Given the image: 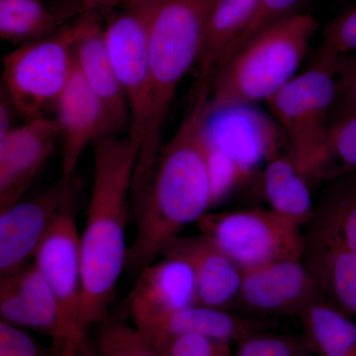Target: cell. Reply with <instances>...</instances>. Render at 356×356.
<instances>
[{
  "label": "cell",
  "mask_w": 356,
  "mask_h": 356,
  "mask_svg": "<svg viewBox=\"0 0 356 356\" xmlns=\"http://www.w3.org/2000/svg\"><path fill=\"white\" fill-rule=\"evenodd\" d=\"M210 86H198L191 108L153 170L133 193L136 236L126 269L139 274L151 266L187 225L198 222L214 204L208 138Z\"/></svg>",
  "instance_id": "obj_1"
},
{
  "label": "cell",
  "mask_w": 356,
  "mask_h": 356,
  "mask_svg": "<svg viewBox=\"0 0 356 356\" xmlns=\"http://www.w3.org/2000/svg\"><path fill=\"white\" fill-rule=\"evenodd\" d=\"M95 178L88 220L81 236V297L79 332L105 318L126 268L129 208L140 147L130 138L96 140Z\"/></svg>",
  "instance_id": "obj_2"
},
{
  "label": "cell",
  "mask_w": 356,
  "mask_h": 356,
  "mask_svg": "<svg viewBox=\"0 0 356 356\" xmlns=\"http://www.w3.org/2000/svg\"><path fill=\"white\" fill-rule=\"evenodd\" d=\"M214 1L154 0L149 30L152 119L136 163L132 193L153 170L173 98L182 79L197 63Z\"/></svg>",
  "instance_id": "obj_3"
},
{
  "label": "cell",
  "mask_w": 356,
  "mask_h": 356,
  "mask_svg": "<svg viewBox=\"0 0 356 356\" xmlns=\"http://www.w3.org/2000/svg\"><path fill=\"white\" fill-rule=\"evenodd\" d=\"M318 28L312 14L295 13L243 42L213 81L210 115L273 97L295 76Z\"/></svg>",
  "instance_id": "obj_4"
},
{
  "label": "cell",
  "mask_w": 356,
  "mask_h": 356,
  "mask_svg": "<svg viewBox=\"0 0 356 356\" xmlns=\"http://www.w3.org/2000/svg\"><path fill=\"white\" fill-rule=\"evenodd\" d=\"M343 63V57L318 49L310 67L266 102L307 179L331 125L330 116Z\"/></svg>",
  "instance_id": "obj_5"
},
{
  "label": "cell",
  "mask_w": 356,
  "mask_h": 356,
  "mask_svg": "<svg viewBox=\"0 0 356 356\" xmlns=\"http://www.w3.org/2000/svg\"><path fill=\"white\" fill-rule=\"evenodd\" d=\"M98 13L89 11L44 38L20 44L2 60L3 83L13 106L30 120L56 102L74 70V48Z\"/></svg>",
  "instance_id": "obj_6"
},
{
  "label": "cell",
  "mask_w": 356,
  "mask_h": 356,
  "mask_svg": "<svg viewBox=\"0 0 356 356\" xmlns=\"http://www.w3.org/2000/svg\"><path fill=\"white\" fill-rule=\"evenodd\" d=\"M197 225L242 273L303 259L306 240L300 226L270 209L206 213Z\"/></svg>",
  "instance_id": "obj_7"
},
{
  "label": "cell",
  "mask_w": 356,
  "mask_h": 356,
  "mask_svg": "<svg viewBox=\"0 0 356 356\" xmlns=\"http://www.w3.org/2000/svg\"><path fill=\"white\" fill-rule=\"evenodd\" d=\"M154 3L125 2L102 15L110 58L130 112L129 138L140 149L152 119L149 30Z\"/></svg>",
  "instance_id": "obj_8"
},
{
  "label": "cell",
  "mask_w": 356,
  "mask_h": 356,
  "mask_svg": "<svg viewBox=\"0 0 356 356\" xmlns=\"http://www.w3.org/2000/svg\"><path fill=\"white\" fill-rule=\"evenodd\" d=\"M33 264L50 286L58 310L56 343H81L86 337L79 327L81 297V236L77 233L74 207L64 211L51 227Z\"/></svg>",
  "instance_id": "obj_9"
},
{
  "label": "cell",
  "mask_w": 356,
  "mask_h": 356,
  "mask_svg": "<svg viewBox=\"0 0 356 356\" xmlns=\"http://www.w3.org/2000/svg\"><path fill=\"white\" fill-rule=\"evenodd\" d=\"M76 178L60 179L30 200L0 213V273L13 275L29 266L51 227L74 207Z\"/></svg>",
  "instance_id": "obj_10"
},
{
  "label": "cell",
  "mask_w": 356,
  "mask_h": 356,
  "mask_svg": "<svg viewBox=\"0 0 356 356\" xmlns=\"http://www.w3.org/2000/svg\"><path fill=\"white\" fill-rule=\"evenodd\" d=\"M324 298L303 259H290L243 273L236 305L257 315L300 317Z\"/></svg>",
  "instance_id": "obj_11"
},
{
  "label": "cell",
  "mask_w": 356,
  "mask_h": 356,
  "mask_svg": "<svg viewBox=\"0 0 356 356\" xmlns=\"http://www.w3.org/2000/svg\"><path fill=\"white\" fill-rule=\"evenodd\" d=\"M56 102V120L63 142L62 177L72 179L76 178L77 165L86 147L102 138L116 135L104 105L86 83L76 60Z\"/></svg>",
  "instance_id": "obj_12"
},
{
  "label": "cell",
  "mask_w": 356,
  "mask_h": 356,
  "mask_svg": "<svg viewBox=\"0 0 356 356\" xmlns=\"http://www.w3.org/2000/svg\"><path fill=\"white\" fill-rule=\"evenodd\" d=\"M58 138V121L41 117L14 128L0 140V213L19 202L48 161Z\"/></svg>",
  "instance_id": "obj_13"
},
{
  "label": "cell",
  "mask_w": 356,
  "mask_h": 356,
  "mask_svg": "<svg viewBox=\"0 0 356 356\" xmlns=\"http://www.w3.org/2000/svg\"><path fill=\"white\" fill-rule=\"evenodd\" d=\"M165 254L188 262L196 281V304L227 310L236 305L243 273L209 238L203 234L178 236Z\"/></svg>",
  "instance_id": "obj_14"
},
{
  "label": "cell",
  "mask_w": 356,
  "mask_h": 356,
  "mask_svg": "<svg viewBox=\"0 0 356 356\" xmlns=\"http://www.w3.org/2000/svg\"><path fill=\"white\" fill-rule=\"evenodd\" d=\"M196 281L188 262L165 254L139 273L129 295L128 307L134 324L166 312L195 305Z\"/></svg>",
  "instance_id": "obj_15"
},
{
  "label": "cell",
  "mask_w": 356,
  "mask_h": 356,
  "mask_svg": "<svg viewBox=\"0 0 356 356\" xmlns=\"http://www.w3.org/2000/svg\"><path fill=\"white\" fill-rule=\"evenodd\" d=\"M134 325L153 341L178 334H196L229 343H238L268 327L266 321L197 304L144 318Z\"/></svg>",
  "instance_id": "obj_16"
},
{
  "label": "cell",
  "mask_w": 356,
  "mask_h": 356,
  "mask_svg": "<svg viewBox=\"0 0 356 356\" xmlns=\"http://www.w3.org/2000/svg\"><path fill=\"white\" fill-rule=\"evenodd\" d=\"M2 320L39 330L57 339L58 310L55 296L44 276L31 262L22 270L1 277Z\"/></svg>",
  "instance_id": "obj_17"
},
{
  "label": "cell",
  "mask_w": 356,
  "mask_h": 356,
  "mask_svg": "<svg viewBox=\"0 0 356 356\" xmlns=\"http://www.w3.org/2000/svg\"><path fill=\"white\" fill-rule=\"evenodd\" d=\"M259 0H215L211 8L197 63V83L212 86L254 20Z\"/></svg>",
  "instance_id": "obj_18"
},
{
  "label": "cell",
  "mask_w": 356,
  "mask_h": 356,
  "mask_svg": "<svg viewBox=\"0 0 356 356\" xmlns=\"http://www.w3.org/2000/svg\"><path fill=\"white\" fill-rule=\"evenodd\" d=\"M102 16H96L77 42L74 57L86 83L104 105L117 136V133L130 128V112L110 58Z\"/></svg>",
  "instance_id": "obj_19"
},
{
  "label": "cell",
  "mask_w": 356,
  "mask_h": 356,
  "mask_svg": "<svg viewBox=\"0 0 356 356\" xmlns=\"http://www.w3.org/2000/svg\"><path fill=\"white\" fill-rule=\"evenodd\" d=\"M303 262L323 294L356 320V254L322 238L305 236Z\"/></svg>",
  "instance_id": "obj_20"
},
{
  "label": "cell",
  "mask_w": 356,
  "mask_h": 356,
  "mask_svg": "<svg viewBox=\"0 0 356 356\" xmlns=\"http://www.w3.org/2000/svg\"><path fill=\"white\" fill-rule=\"evenodd\" d=\"M307 180L292 154L271 156L262 180L270 210L298 226L310 222L316 209Z\"/></svg>",
  "instance_id": "obj_21"
},
{
  "label": "cell",
  "mask_w": 356,
  "mask_h": 356,
  "mask_svg": "<svg viewBox=\"0 0 356 356\" xmlns=\"http://www.w3.org/2000/svg\"><path fill=\"white\" fill-rule=\"evenodd\" d=\"M299 318L312 355L356 356V320L327 297L312 304Z\"/></svg>",
  "instance_id": "obj_22"
},
{
  "label": "cell",
  "mask_w": 356,
  "mask_h": 356,
  "mask_svg": "<svg viewBox=\"0 0 356 356\" xmlns=\"http://www.w3.org/2000/svg\"><path fill=\"white\" fill-rule=\"evenodd\" d=\"M334 181L315 210L308 235L356 254V177Z\"/></svg>",
  "instance_id": "obj_23"
},
{
  "label": "cell",
  "mask_w": 356,
  "mask_h": 356,
  "mask_svg": "<svg viewBox=\"0 0 356 356\" xmlns=\"http://www.w3.org/2000/svg\"><path fill=\"white\" fill-rule=\"evenodd\" d=\"M70 13H55L43 0H0V38L23 44L55 34Z\"/></svg>",
  "instance_id": "obj_24"
},
{
  "label": "cell",
  "mask_w": 356,
  "mask_h": 356,
  "mask_svg": "<svg viewBox=\"0 0 356 356\" xmlns=\"http://www.w3.org/2000/svg\"><path fill=\"white\" fill-rule=\"evenodd\" d=\"M356 172V114L332 123L309 179L334 181Z\"/></svg>",
  "instance_id": "obj_25"
},
{
  "label": "cell",
  "mask_w": 356,
  "mask_h": 356,
  "mask_svg": "<svg viewBox=\"0 0 356 356\" xmlns=\"http://www.w3.org/2000/svg\"><path fill=\"white\" fill-rule=\"evenodd\" d=\"M99 356H161L152 339L134 325L105 327L98 344Z\"/></svg>",
  "instance_id": "obj_26"
},
{
  "label": "cell",
  "mask_w": 356,
  "mask_h": 356,
  "mask_svg": "<svg viewBox=\"0 0 356 356\" xmlns=\"http://www.w3.org/2000/svg\"><path fill=\"white\" fill-rule=\"evenodd\" d=\"M234 356H305L309 355L304 337L259 332L236 343Z\"/></svg>",
  "instance_id": "obj_27"
},
{
  "label": "cell",
  "mask_w": 356,
  "mask_h": 356,
  "mask_svg": "<svg viewBox=\"0 0 356 356\" xmlns=\"http://www.w3.org/2000/svg\"><path fill=\"white\" fill-rule=\"evenodd\" d=\"M318 49L339 57L356 51V4L325 26Z\"/></svg>",
  "instance_id": "obj_28"
},
{
  "label": "cell",
  "mask_w": 356,
  "mask_h": 356,
  "mask_svg": "<svg viewBox=\"0 0 356 356\" xmlns=\"http://www.w3.org/2000/svg\"><path fill=\"white\" fill-rule=\"evenodd\" d=\"M305 1L306 0H259L257 13L238 47L266 26L292 14L299 13Z\"/></svg>",
  "instance_id": "obj_29"
},
{
  "label": "cell",
  "mask_w": 356,
  "mask_h": 356,
  "mask_svg": "<svg viewBox=\"0 0 356 356\" xmlns=\"http://www.w3.org/2000/svg\"><path fill=\"white\" fill-rule=\"evenodd\" d=\"M332 111L331 124L356 114V60L343 63Z\"/></svg>",
  "instance_id": "obj_30"
},
{
  "label": "cell",
  "mask_w": 356,
  "mask_h": 356,
  "mask_svg": "<svg viewBox=\"0 0 356 356\" xmlns=\"http://www.w3.org/2000/svg\"><path fill=\"white\" fill-rule=\"evenodd\" d=\"M0 356H38L31 337L15 325L0 322Z\"/></svg>",
  "instance_id": "obj_31"
},
{
  "label": "cell",
  "mask_w": 356,
  "mask_h": 356,
  "mask_svg": "<svg viewBox=\"0 0 356 356\" xmlns=\"http://www.w3.org/2000/svg\"><path fill=\"white\" fill-rule=\"evenodd\" d=\"M125 0H76V13H89L95 11L103 14L119 8Z\"/></svg>",
  "instance_id": "obj_32"
},
{
  "label": "cell",
  "mask_w": 356,
  "mask_h": 356,
  "mask_svg": "<svg viewBox=\"0 0 356 356\" xmlns=\"http://www.w3.org/2000/svg\"><path fill=\"white\" fill-rule=\"evenodd\" d=\"M13 105V103L11 102L6 89L2 86L1 95H0V140L6 138L14 129L11 127Z\"/></svg>",
  "instance_id": "obj_33"
},
{
  "label": "cell",
  "mask_w": 356,
  "mask_h": 356,
  "mask_svg": "<svg viewBox=\"0 0 356 356\" xmlns=\"http://www.w3.org/2000/svg\"><path fill=\"white\" fill-rule=\"evenodd\" d=\"M60 356H93L91 355L88 346H86V341L81 343L67 341L63 344L60 348Z\"/></svg>",
  "instance_id": "obj_34"
},
{
  "label": "cell",
  "mask_w": 356,
  "mask_h": 356,
  "mask_svg": "<svg viewBox=\"0 0 356 356\" xmlns=\"http://www.w3.org/2000/svg\"><path fill=\"white\" fill-rule=\"evenodd\" d=\"M217 356H232L231 350L226 351V353H222V355H217Z\"/></svg>",
  "instance_id": "obj_35"
},
{
  "label": "cell",
  "mask_w": 356,
  "mask_h": 356,
  "mask_svg": "<svg viewBox=\"0 0 356 356\" xmlns=\"http://www.w3.org/2000/svg\"><path fill=\"white\" fill-rule=\"evenodd\" d=\"M133 1H145V0H125V1H124V3H125V2H133Z\"/></svg>",
  "instance_id": "obj_36"
},
{
  "label": "cell",
  "mask_w": 356,
  "mask_h": 356,
  "mask_svg": "<svg viewBox=\"0 0 356 356\" xmlns=\"http://www.w3.org/2000/svg\"><path fill=\"white\" fill-rule=\"evenodd\" d=\"M305 356H314V355H312L311 353H309V355H307Z\"/></svg>",
  "instance_id": "obj_37"
}]
</instances>
